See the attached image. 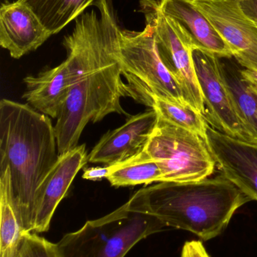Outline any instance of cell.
<instances>
[{
    "label": "cell",
    "instance_id": "16",
    "mask_svg": "<svg viewBox=\"0 0 257 257\" xmlns=\"http://www.w3.org/2000/svg\"><path fill=\"white\" fill-rule=\"evenodd\" d=\"M133 99L155 110L164 121L192 132L205 141L208 123L203 114L190 105L170 102L150 93H138Z\"/></svg>",
    "mask_w": 257,
    "mask_h": 257
},
{
    "label": "cell",
    "instance_id": "2",
    "mask_svg": "<svg viewBox=\"0 0 257 257\" xmlns=\"http://www.w3.org/2000/svg\"><path fill=\"white\" fill-rule=\"evenodd\" d=\"M58 157L49 116L29 104L2 99L0 170L9 169L12 205L26 232L34 230L36 191Z\"/></svg>",
    "mask_w": 257,
    "mask_h": 257
},
{
    "label": "cell",
    "instance_id": "3",
    "mask_svg": "<svg viewBox=\"0 0 257 257\" xmlns=\"http://www.w3.org/2000/svg\"><path fill=\"white\" fill-rule=\"evenodd\" d=\"M250 201L221 176L192 182H158L136 192L127 203L167 227L188 231L208 241L221 235L235 211Z\"/></svg>",
    "mask_w": 257,
    "mask_h": 257
},
{
    "label": "cell",
    "instance_id": "18",
    "mask_svg": "<svg viewBox=\"0 0 257 257\" xmlns=\"http://www.w3.org/2000/svg\"><path fill=\"white\" fill-rule=\"evenodd\" d=\"M107 181L115 187L161 182L162 173L158 163L144 151L125 161L111 165Z\"/></svg>",
    "mask_w": 257,
    "mask_h": 257
},
{
    "label": "cell",
    "instance_id": "19",
    "mask_svg": "<svg viewBox=\"0 0 257 257\" xmlns=\"http://www.w3.org/2000/svg\"><path fill=\"white\" fill-rule=\"evenodd\" d=\"M0 257H13L25 231L12 205L11 178L9 168L0 170Z\"/></svg>",
    "mask_w": 257,
    "mask_h": 257
},
{
    "label": "cell",
    "instance_id": "7",
    "mask_svg": "<svg viewBox=\"0 0 257 257\" xmlns=\"http://www.w3.org/2000/svg\"><path fill=\"white\" fill-rule=\"evenodd\" d=\"M146 24L153 30L158 54L179 84L187 105L204 115L205 105L193 64L192 51L196 45L178 21L162 12L159 0H141Z\"/></svg>",
    "mask_w": 257,
    "mask_h": 257
},
{
    "label": "cell",
    "instance_id": "15",
    "mask_svg": "<svg viewBox=\"0 0 257 257\" xmlns=\"http://www.w3.org/2000/svg\"><path fill=\"white\" fill-rule=\"evenodd\" d=\"M232 58H220V73L243 126L257 143V93L244 76V68Z\"/></svg>",
    "mask_w": 257,
    "mask_h": 257
},
{
    "label": "cell",
    "instance_id": "1",
    "mask_svg": "<svg viewBox=\"0 0 257 257\" xmlns=\"http://www.w3.org/2000/svg\"><path fill=\"white\" fill-rule=\"evenodd\" d=\"M97 10L75 20L63 45L62 62L70 78V88L54 125L59 156L76 148L88 123L113 113L126 114L121 99L131 97L123 75L119 28L108 0H97Z\"/></svg>",
    "mask_w": 257,
    "mask_h": 257
},
{
    "label": "cell",
    "instance_id": "13",
    "mask_svg": "<svg viewBox=\"0 0 257 257\" xmlns=\"http://www.w3.org/2000/svg\"><path fill=\"white\" fill-rule=\"evenodd\" d=\"M52 36L34 12L21 2L3 3L0 9V45L12 58L36 51Z\"/></svg>",
    "mask_w": 257,
    "mask_h": 257
},
{
    "label": "cell",
    "instance_id": "23",
    "mask_svg": "<svg viewBox=\"0 0 257 257\" xmlns=\"http://www.w3.org/2000/svg\"><path fill=\"white\" fill-rule=\"evenodd\" d=\"M240 6L243 12L257 25V0H241Z\"/></svg>",
    "mask_w": 257,
    "mask_h": 257
},
{
    "label": "cell",
    "instance_id": "4",
    "mask_svg": "<svg viewBox=\"0 0 257 257\" xmlns=\"http://www.w3.org/2000/svg\"><path fill=\"white\" fill-rule=\"evenodd\" d=\"M167 227L156 217L124 204L66 234L57 243L60 257H124L137 243Z\"/></svg>",
    "mask_w": 257,
    "mask_h": 257
},
{
    "label": "cell",
    "instance_id": "24",
    "mask_svg": "<svg viewBox=\"0 0 257 257\" xmlns=\"http://www.w3.org/2000/svg\"><path fill=\"white\" fill-rule=\"evenodd\" d=\"M243 73L247 78V81L250 83L252 88L257 93V72L248 70V69H243Z\"/></svg>",
    "mask_w": 257,
    "mask_h": 257
},
{
    "label": "cell",
    "instance_id": "6",
    "mask_svg": "<svg viewBox=\"0 0 257 257\" xmlns=\"http://www.w3.org/2000/svg\"><path fill=\"white\" fill-rule=\"evenodd\" d=\"M119 38L120 61L131 97L150 93L170 102L187 104L179 84L160 57L149 24L140 32L120 29Z\"/></svg>",
    "mask_w": 257,
    "mask_h": 257
},
{
    "label": "cell",
    "instance_id": "9",
    "mask_svg": "<svg viewBox=\"0 0 257 257\" xmlns=\"http://www.w3.org/2000/svg\"><path fill=\"white\" fill-rule=\"evenodd\" d=\"M214 26L244 69L257 72V25L241 0H189Z\"/></svg>",
    "mask_w": 257,
    "mask_h": 257
},
{
    "label": "cell",
    "instance_id": "21",
    "mask_svg": "<svg viewBox=\"0 0 257 257\" xmlns=\"http://www.w3.org/2000/svg\"><path fill=\"white\" fill-rule=\"evenodd\" d=\"M181 257H210L200 241H187L182 249Z\"/></svg>",
    "mask_w": 257,
    "mask_h": 257
},
{
    "label": "cell",
    "instance_id": "22",
    "mask_svg": "<svg viewBox=\"0 0 257 257\" xmlns=\"http://www.w3.org/2000/svg\"><path fill=\"white\" fill-rule=\"evenodd\" d=\"M112 171V166H97L84 169L82 178L89 181H101L107 179Z\"/></svg>",
    "mask_w": 257,
    "mask_h": 257
},
{
    "label": "cell",
    "instance_id": "14",
    "mask_svg": "<svg viewBox=\"0 0 257 257\" xmlns=\"http://www.w3.org/2000/svg\"><path fill=\"white\" fill-rule=\"evenodd\" d=\"M161 10L182 24L198 48L217 56L232 58V51L209 20L189 0H159Z\"/></svg>",
    "mask_w": 257,
    "mask_h": 257
},
{
    "label": "cell",
    "instance_id": "8",
    "mask_svg": "<svg viewBox=\"0 0 257 257\" xmlns=\"http://www.w3.org/2000/svg\"><path fill=\"white\" fill-rule=\"evenodd\" d=\"M193 64L205 105L204 117L214 130L234 139L257 144L243 126L234 108L220 69V58L202 48H193Z\"/></svg>",
    "mask_w": 257,
    "mask_h": 257
},
{
    "label": "cell",
    "instance_id": "12",
    "mask_svg": "<svg viewBox=\"0 0 257 257\" xmlns=\"http://www.w3.org/2000/svg\"><path fill=\"white\" fill-rule=\"evenodd\" d=\"M158 114L150 108L131 116L120 127L108 131L94 147L88 160L111 166L125 161L144 150L156 125Z\"/></svg>",
    "mask_w": 257,
    "mask_h": 257
},
{
    "label": "cell",
    "instance_id": "5",
    "mask_svg": "<svg viewBox=\"0 0 257 257\" xmlns=\"http://www.w3.org/2000/svg\"><path fill=\"white\" fill-rule=\"evenodd\" d=\"M143 151L158 163L161 182L201 181L215 169V160L202 138L158 117Z\"/></svg>",
    "mask_w": 257,
    "mask_h": 257
},
{
    "label": "cell",
    "instance_id": "10",
    "mask_svg": "<svg viewBox=\"0 0 257 257\" xmlns=\"http://www.w3.org/2000/svg\"><path fill=\"white\" fill-rule=\"evenodd\" d=\"M205 142L222 176L257 201V144L234 139L208 123Z\"/></svg>",
    "mask_w": 257,
    "mask_h": 257
},
{
    "label": "cell",
    "instance_id": "11",
    "mask_svg": "<svg viewBox=\"0 0 257 257\" xmlns=\"http://www.w3.org/2000/svg\"><path fill=\"white\" fill-rule=\"evenodd\" d=\"M88 157L84 144L59 156L36 191L33 231L48 230L56 208L66 196L77 174L89 161Z\"/></svg>",
    "mask_w": 257,
    "mask_h": 257
},
{
    "label": "cell",
    "instance_id": "17",
    "mask_svg": "<svg viewBox=\"0 0 257 257\" xmlns=\"http://www.w3.org/2000/svg\"><path fill=\"white\" fill-rule=\"evenodd\" d=\"M28 6L44 27L57 34L97 0H18Z\"/></svg>",
    "mask_w": 257,
    "mask_h": 257
},
{
    "label": "cell",
    "instance_id": "20",
    "mask_svg": "<svg viewBox=\"0 0 257 257\" xmlns=\"http://www.w3.org/2000/svg\"><path fill=\"white\" fill-rule=\"evenodd\" d=\"M13 257H60L57 244L31 232H25Z\"/></svg>",
    "mask_w": 257,
    "mask_h": 257
}]
</instances>
